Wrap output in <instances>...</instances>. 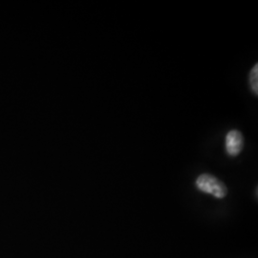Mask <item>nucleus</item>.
Here are the masks:
<instances>
[{"label": "nucleus", "mask_w": 258, "mask_h": 258, "mask_svg": "<svg viewBox=\"0 0 258 258\" xmlns=\"http://www.w3.org/2000/svg\"><path fill=\"white\" fill-rule=\"evenodd\" d=\"M196 186L197 188L205 192V194H212L214 197L222 199L225 198L228 194V188L226 184L221 182L216 177L204 173L201 174L196 180Z\"/></svg>", "instance_id": "nucleus-1"}, {"label": "nucleus", "mask_w": 258, "mask_h": 258, "mask_svg": "<svg viewBox=\"0 0 258 258\" xmlns=\"http://www.w3.org/2000/svg\"><path fill=\"white\" fill-rule=\"evenodd\" d=\"M244 148V138L238 130H231L225 141V148L227 153L231 157H236L242 152Z\"/></svg>", "instance_id": "nucleus-2"}, {"label": "nucleus", "mask_w": 258, "mask_h": 258, "mask_svg": "<svg viewBox=\"0 0 258 258\" xmlns=\"http://www.w3.org/2000/svg\"><path fill=\"white\" fill-rule=\"evenodd\" d=\"M249 84L252 92L258 95V64L254 65L249 73Z\"/></svg>", "instance_id": "nucleus-3"}]
</instances>
